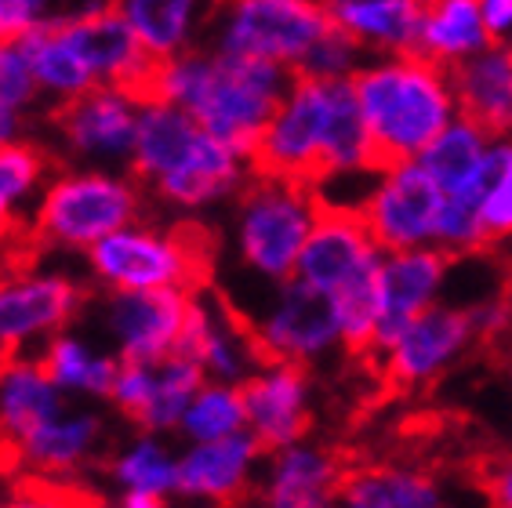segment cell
I'll list each match as a JSON object with an SVG mask.
<instances>
[{
    "mask_svg": "<svg viewBox=\"0 0 512 508\" xmlns=\"http://www.w3.org/2000/svg\"><path fill=\"white\" fill-rule=\"evenodd\" d=\"M291 84L295 69L287 66L193 48L160 62L149 102L186 109L207 135H215L251 164L266 127L291 95Z\"/></svg>",
    "mask_w": 512,
    "mask_h": 508,
    "instance_id": "6da1fadb",
    "label": "cell"
},
{
    "mask_svg": "<svg viewBox=\"0 0 512 508\" xmlns=\"http://www.w3.org/2000/svg\"><path fill=\"white\" fill-rule=\"evenodd\" d=\"M131 178L171 207H207L247 186L251 164L215 135H207L186 109L146 102L138 113Z\"/></svg>",
    "mask_w": 512,
    "mask_h": 508,
    "instance_id": "7a4b0ae2",
    "label": "cell"
},
{
    "mask_svg": "<svg viewBox=\"0 0 512 508\" xmlns=\"http://www.w3.org/2000/svg\"><path fill=\"white\" fill-rule=\"evenodd\" d=\"M356 102L371 131V175L414 164L451 127L454 91L447 69L425 59H389L356 69Z\"/></svg>",
    "mask_w": 512,
    "mask_h": 508,
    "instance_id": "3957f363",
    "label": "cell"
},
{
    "mask_svg": "<svg viewBox=\"0 0 512 508\" xmlns=\"http://www.w3.org/2000/svg\"><path fill=\"white\" fill-rule=\"evenodd\" d=\"M215 236L204 225L182 222L175 229L128 225L88 251L91 276L109 294L189 291L200 294L215 269Z\"/></svg>",
    "mask_w": 512,
    "mask_h": 508,
    "instance_id": "277c9868",
    "label": "cell"
},
{
    "mask_svg": "<svg viewBox=\"0 0 512 508\" xmlns=\"http://www.w3.org/2000/svg\"><path fill=\"white\" fill-rule=\"evenodd\" d=\"M138 211L142 189L135 178L106 167H84L62 171L44 186L30 229L44 247L88 254L106 236L135 225Z\"/></svg>",
    "mask_w": 512,
    "mask_h": 508,
    "instance_id": "5b68a950",
    "label": "cell"
},
{
    "mask_svg": "<svg viewBox=\"0 0 512 508\" xmlns=\"http://www.w3.org/2000/svg\"><path fill=\"white\" fill-rule=\"evenodd\" d=\"M316 225V189L251 175L237 193V247L247 269L287 284Z\"/></svg>",
    "mask_w": 512,
    "mask_h": 508,
    "instance_id": "8992f818",
    "label": "cell"
},
{
    "mask_svg": "<svg viewBox=\"0 0 512 508\" xmlns=\"http://www.w3.org/2000/svg\"><path fill=\"white\" fill-rule=\"evenodd\" d=\"M218 55L276 62L298 69L309 51L335 30L324 4L302 0H215L211 8Z\"/></svg>",
    "mask_w": 512,
    "mask_h": 508,
    "instance_id": "52a82bcc",
    "label": "cell"
},
{
    "mask_svg": "<svg viewBox=\"0 0 512 508\" xmlns=\"http://www.w3.org/2000/svg\"><path fill=\"white\" fill-rule=\"evenodd\" d=\"M331 120V80L295 73L291 95L266 127L251 157V175L280 178L295 186H324V142Z\"/></svg>",
    "mask_w": 512,
    "mask_h": 508,
    "instance_id": "ba28073f",
    "label": "cell"
},
{
    "mask_svg": "<svg viewBox=\"0 0 512 508\" xmlns=\"http://www.w3.org/2000/svg\"><path fill=\"white\" fill-rule=\"evenodd\" d=\"M480 309H440L429 305L418 320L404 331V338L385 352L375 378L367 381V403L356 414H378L389 403L404 400L411 392L425 389L444 363L462 349L469 338H476Z\"/></svg>",
    "mask_w": 512,
    "mask_h": 508,
    "instance_id": "9c48e42d",
    "label": "cell"
},
{
    "mask_svg": "<svg viewBox=\"0 0 512 508\" xmlns=\"http://www.w3.org/2000/svg\"><path fill=\"white\" fill-rule=\"evenodd\" d=\"M338 338V313L331 294L316 291L302 280L280 284L269 316L251 320V342L258 352V367H309V363Z\"/></svg>",
    "mask_w": 512,
    "mask_h": 508,
    "instance_id": "30bf717a",
    "label": "cell"
},
{
    "mask_svg": "<svg viewBox=\"0 0 512 508\" xmlns=\"http://www.w3.org/2000/svg\"><path fill=\"white\" fill-rule=\"evenodd\" d=\"M84 291L62 273H19L0 280V360H15L30 345L66 334L80 313Z\"/></svg>",
    "mask_w": 512,
    "mask_h": 508,
    "instance_id": "8fae6325",
    "label": "cell"
},
{
    "mask_svg": "<svg viewBox=\"0 0 512 508\" xmlns=\"http://www.w3.org/2000/svg\"><path fill=\"white\" fill-rule=\"evenodd\" d=\"M447 207V193L425 175L422 164H407L385 175L375 193L360 200V215L375 236L378 251H418L422 240L436 236V225Z\"/></svg>",
    "mask_w": 512,
    "mask_h": 508,
    "instance_id": "7c38bea8",
    "label": "cell"
},
{
    "mask_svg": "<svg viewBox=\"0 0 512 508\" xmlns=\"http://www.w3.org/2000/svg\"><path fill=\"white\" fill-rule=\"evenodd\" d=\"M189 291H138L106 298V334L120 363H164L178 352L189 320Z\"/></svg>",
    "mask_w": 512,
    "mask_h": 508,
    "instance_id": "4fadbf2b",
    "label": "cell"
},
{
    "mask_svg": "<svg viewBox=\"0 0 512 508\" xmlns=\"http://www.w3.org/2000/svg\"><path fill=\"white\" fill-rule=\"evenodd\" d=\"M204 385L207 374L182 356H171L164 363H120L109 403L142 432L160 436L182 425L189 403L197 400Z\"/></svg>",
    "mask_w": 512,
    "mask_h": 508,
    "instance_id": "5bb4252c",
    "label": "cell"
},
{
    "mask_svg": "<svg viewBox=\"0 0 512 508\" xmlns=\"http://www.w3.org/2000/svg\"><path fill=\"white\" fill-rule=\"evenodd\" d=\"M247 432L255 436L262 454H280L298 447L313 432V407H309V367H258L240 381Z\"/></svg>",
    "mask_w": 512,
    "mask_h": 508,
    "instance_id": "9a60e30c",
    "label": "cell"
},
{
    "mask_svg": "<svg viewBox=\"0 0 512 508\" xmlns=\"http://www.w3.org/2000/svg\"><path fill=\"white\" fill-rule=\"evenodd\" d=\"M138 106L128 91L95 88L88 95L62 102L55 109V127L69 153L91 164H131L138 135Z\"/></svg>",
    "mask_w": 512,
    "mask_h": 508,
    "instance_id": "2e32d148",
    "label": "cell"
},
{
    "mask_svg": "<svg viewBox=\"0 0 512 508\" xmlns=\"http://www.w3.org/2000/svg\"><path fill=\"white\" fill-rule=\"evenodd\" d=\"M378 258V244L356 204H331L316 196V225L306 240V251L298 258L295 280L335 294L353 273Z\"/></svg>",
    "mask_w": 512,
    "mask_h": 508,
    "instance_id": "e0dca14e",
    "label": "cell"
},
{
    "mask_svg": "<svg viewBox=\"0 0 512 508\" xmlns=\"http://www.w3.org/2000/svg\"><path fill=\"white\" fill-rule=\"evenodd\" d=\"M360 447H287L269 454L258 508H338V490Z\"/></svg>",
    "mask_w": 512,
    "mask_h": 508,
    "instance_id": "ac0fdd59",
    "label": "cell"
},
{
    "mask_svg": "<svg viewBox=\"0 0 512 508\" xmlns=\"http://www.w3.org/2000/svg\"><path fill=\"white\" fill-rule=\"evenodd\" d=\"M262 447L251 432L215 443H189L178 454V498L207 501L215 508H237L255 498V465Z\"/></svg>",
    "mask_w": 512,
    "mask_h": 508,
    "instance_id": "d6986e66",
    "label": "cell"
},
{
    "mask_svg": "<svg viewBox=\"0 0 512 508\" xmlns=\"http://www.w3.org/2000/svg\"><path fill=\"white\" fill-rule=\"evenodd\" d=\"M458 262L447 247H422V251L393 254L382 265V323H378V363L393 349L404 331L429 309V298L440 287L444 273Z\"/></svg>",
    "mask_w": 512,
    "mask_h": 508,
    "instance_id": "ffe728a7",
    "label": "cell"
},
{
    "mask_svg": "<svg viewBox=\"0 0 512 508\" xmlns=\"http://www.w3.org/2000/svg\"><path fill=\"white\" fill-rule=\"evenodd\" d=\"M447 84L462 120L487 138L512 142V48H498L447 66Z\"/></svg>",
    "mask_w": 512,
    "mask_h": 508,
    "instance_id": "44dd1931",
    "label": "cell"
},
{
    "mask_svg": "<svg viewBox=\"0 0 512 508\" xmlns=\"http://www.w3.org/2000/svg\"><path fill=\"white\" fill-rule=\"evenodd\" d=\"M338 30L393 59H422V33L429 11L418 0H324Z\"/></svg>",
    "mask_w": 512,
    "mask_h": 508,
    "instance_id": "7402d4cb",
    "label": "cell"
},
{
    "mask_svg": "<svg viewBox=\"0 0 512 508\" xmlns=\"http://www.w3.org/2000/svg\"><path fill=\"white\" fill-rule=\"evenodd\" d=\"M66 411V396L48 378L40 356H15L0 360V447H19L44 421Z\"/></svg>",
    "mask_w": 512,
    "mask_h": 508,
    "instance_id": "603a6c76",
    "label": "cell"
},
{
    "mask_svg": "<svg viewBox=\"0 0 512 508\" xmlns=\"http://www.w3.org/2000/svg\"><path fill=\"white\" fill-rule=\"evenodd\" d=\"M102 443V418L95 411H62L15 447V458L37 479H66L91 461Z\"/></svg>",
    "mask_w": 512,
    "mask_h": 508,
    "instance_id": "cb8c5ba5",
    "label": "cell"
},
{
    "mask_svg": "<svg viewBox=\"0 0 512 508\" xmlns=\"http://www.w3.org/2000/svg\"><path fill=\"white\" fill-rule=\"evenodd\" d=\"M19 48H22V55H26V62H30L37 91L59 98V106L99 88V80L91 73L88 59L80 55V48L73 44V37H69L66 15L37 26Z\"/></svg>",
    "mask_w": 512,
    "mask_h": 508,
    "instance_id": "d4e9b609",
    "label": "cell"
},
{
    "mask_svg": "<svg viewBox=\"0 0 512 508\" xmlns=\"http://www.w3.org/2000/svg\"><path fill=\"white\" fill-rule=\"evenodd\" d=\"M142 48L157 62L178 59L193 51V33L211 19L215 0H117Z\"/></svg>",
    "mask_w": 512,
    "mask_h": 508,
    "instance_id": "484cf974",
    "label": "cell"
},
{
    "mask_svg": "<svg viewBox=\"0 0 512 508\" xmlns=\"http://www.w3.org/2000/svg\"><path fill=\"white\" fill-rule=\"evenodd\" d=\"M40 363H44L48 378L59 385L62 396H84V400H109L120 374L117 352L95 349L80 334L51 338L40 349Z\"/></svg>",
    "mask_w": 512,
    "mask_h": 508,
    "instance_id": "4316f807",
    "label": "cell"
},
{
    "mask_svg": "<svg viewBox=\"0 0 512 508\" xmlns=\"http://www.w3.org/2000/svg\"><path fill=\"white\" fill-rule=\"evenodd\" d=\"M491 44V33L483 26V0H440L425 15L422 33V59L436 66L473 59L476 51ZM494 48V44H491Z\"/></svg>",
    "mask_w": 512,
    "mask_h": 508,
    "instance_id": "83f0119b",
    "label": "cell"
},
{
    "mask_svg": "<svg viewBox=\"0 0 512 508\" xmlns=\"http://www.w3.org/2000/svg\"><path fill=\"white\" fill-rule=\"evenodd\" d=\"M48 153L33 142L0 146V236L15 233L26 218L33 222L37 200L51 182Z\"/></svg>",
    "mask_w": 512,
    "mask_h": 508,
    "instance_id": "f1b7e54d",
    "label": "cell"
},
{
    "mask_svg": "<svg viewBox=\"0 0 512 508\" xmlns=\"http://www.w3.org/2000/svg\"><path fill=\"white\" fill-rule=\"evenodd\" d=\"M109 472L117 479L120 494H157L171 498L178 490V458L171 454L160 436L142 432L109 461Z\"/></svg>",
    "mask_w": 512,
    "mask_h": 508,
    "instance_id": "f546056e",
    "label": "cell"
},
{
    "mask_svg": "<svg viewBox=\"0 0 512 508\" xmlns=\"http://www.w3.org/2000/svg\"><path fill=\"white\" fill-rule=\"evenodd\" d=\"M483 131H476L473 124H465V120H454L447 127L444 135L436 138L433 146L422 153V171L433 178L436 186L444 189L447 196L462 193L469 182L476 178L480 171L483 157H487V149H483Z\"/></svg>",
    "mask_w": 512,
    "mask_h": 508,
    "instance_id": "4dcf8cb0",
    "label": "cell"
},
{
    "mask_svg": "<svg viewBox=\"0 0 512 508\" xmlns=\"http://www.w3.org/2000/svg\"><path fill=\"white\" fill-rule=\"evenodd\" d=\"M178 432L189 443H215L229 440L247 432V414H244V396L240 385H226V381H207L197 392V400L189 403L186 418L178 425Z\"/></svg>",
    "mask_w": 512,
    "mask_h": 508,
    "instance_id": "1f68e13d",
    "label": "cell"
},
{
    "mask_svg": "<svg viewBox=\"0 0 512 508\" xmlns=\"http://www.w3.org/2000/svg\"><path fill=\"white\" fill-rule=\"evenodd\" d=\"M451 472H458L465 487L483 494L487 508H512V447L473 443Z\"/></svg>",
    "mask_w": 512,
    "mask_h": 508,
    "instance_id": "d6a6232c",
    "label": "cell"
},
{
    "mask_svg": "<svg viewBox=\"0 0 512 508\" xmlns=\"http://www.w3.org/2000/svg\"><path fill=\"white\" fill-rule=\"evenodd\" d=\"M0 508H99L66 479H22L0 498Z\"/></svg>",
    "mask_w": 512,
    "mask_h": 508,
    "instance_id": "836d02e7",
    "label": "cell"
},
{
    "mask_svg": "<svg viewBox=\"0 0 512 508\" xmlns=\"http://www.w3.org/2000/svg\"><path fill=\"white\" fill-rule=\"evenodd\" d=\"M512 236V164L498 182L487 204L480 211V229H476V254H491Z\"/></svg>",
    "mask_w": 512,
    "mask_h": 508,
    "instance_id": "e575fe53",
    "label": "cell"
},
{
    "mask_svg": "<svg viewBox=\"0 0 512 508\" xmlns=\"http://www.w3.org/2000/svg\"><path fill=\"white\" fill-rule=\"evenodd\" d=\"M37 80L30 73V62L22 55V48L15 44H4L0 48V109H22L33 106V98H37Z\"/></svg>",
    "mask_w": 512,
    "mask_h": 508,
    "instance_id": "d590c367",
    "label": "cell"
},
{
    "mask_svg": "<svg viewBox=\"0 0 512 508\" xmlns=\"http://www.w3.org/2000/svg\"><path fill=\"white\" fill-rule=\"evenodd\" d=\"M48 19V0H0V48L4 44L19 48Z\"/></svg>",
    "mask_w": 512,
    "mask_h": 508,
    "instance_id": "8d00e7d4",
    "label": "cell"
},
{
    "mask_svg": "<svg viewBox=\"0 0 512 508\" xmlns=\"http://www.w3.org/2000/svg\"><path fill=\"white\" fill-rule=\"evenodd\" d=\"M483 26H487L494 44L512 26V0H483Z\"/></svg>",
    "mask_w": 512,
    "mask_h": 508,
    "instance_id": "74e56055",
    "label": "cell"
},
{
    "mask_svg": "<svg viewBox=\"0 0 512 508\" xmlns=\"http://www.w3.org/2000/svg\"><path fill=\"white\" fill-rule=\"evenodd\" d=\"M22 142V113L15 109H0V146Z\"/></svg>",
    "mask_w": 512,
    "mask_h": 508,
    "instance_id": "f35d334b",
    "label": "cell"
},
{
    "mask_svg": "<svg viewBox=\"0 0 512 508\" xmlns=\"http://www.w3.org/2000/svg\"><path fill=\"white\" fill-rule=\"evenodd\" d=\"M117 508H168V498H157V494H120Z\"/></svg>",
    "mask_w": 512,
    "mask_h": 508,
    "instance_id": "ab89813d",
    "label": "cell"
},
{
    "mask_svg": "<svg viewBox=\"0 0 512 508\" xmlns=\"http://www.w3.org/2000/svg\"><path fill=\"white\" fill-rule=\"evenodd\" d=\"M418 4H422V8H425V11H433V8H436V4H440V0H418Z\"/></svg>",
    "mask_w": 512,
    "mask_h": 508,
    "instance_id": "60d3db41",
    "label": "cell"
},
{
    "mask_svg": "<svg viewBox=\"0 0 512 508\" xmlns=\"http://www.w3.org/2000/svg\"><path fill=\"white\" fill-rule=\"evenodd\" d=\"M302 4H324V0H302Z\"/></svg>",
    "mask_w": 512,
    "mask_h": 508,
    "instance_id": "b9f144b4",
    "label": "cell"
},
{
    "mask_svg": "<svg viewBox=\"0 0 512 508\" xmlns=\"http://www.w3.org/2000/svg\"><path fill=\"white\" fill-rule=\"evenodd\" d=\"M0 450H4V447H0Z\"/></svg>",
    "mask_w": 512,
    "mask_h": 508,
    "instance_id": "7bdbcfd3",
    "label": "cell"
}]
</instances>
